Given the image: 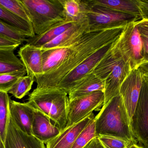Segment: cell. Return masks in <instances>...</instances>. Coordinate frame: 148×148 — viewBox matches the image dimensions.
I'll return each instance as SVG.
<instances>
[{"label": "cell", "instance_id": "obj_1", "mask_svg": "<svg viewBox=\"0 0 148 148\" xmlns=\"http://www.w3.org/2000/svg\"><path fill=\"white\" fill-rule=\"evenodd\" d=\"M126 26L87 32L69 47L44 50V69L50 73L35 78L37 87H56L67 74L91 54L116 41Z\"/></svg>", "mask_w": 148, "mask_h": 148}, {"label": "cell", "instance_id": "obj_2", "mask_svg": "<svg viewBox=\"0 0 148 148\" xmlns=\"http://www.w3.org/2000/svg\"><path fill=\"white\" fill-rule=\"evenodd\" d=\"M95 118L97 137L101 136H113L130 144L137 143L132 131L130 118L120 94L103 105Z\"/></svg>", "mask_w": 148, "mask_h": 148}, {"label": "cell", "instance_id": "obj_3", "mask_svg": "<svg viewBox=\"0 0 148 148\" xmlns=\"http://www.w3.org/2000/svg\"><path fill=\"white\" fill-rule=\"evenodd\" d=\"M68 94L57 87H37L26 103L50 118L61 131L68 123Z\"/></svg>", "mask_w": 148, "mask_h": 148}, {"label": "cell", "instance_id": "obj_4", "mask_svg": "<svg viewBox=\"0 0 148 148\" xmlns=\"http://www.w3.org/2000/svg\"><path fill=\"white\" fill-rule=\"evenodd\" d=\"M82 14L88 21V32L101 31L125 27L140 21L133 15L118 12L90 1H80Z\"/></svg>", "mask_w": 148, "mask_h": 148}, {"label": "cell", "instance_id": "obj_5", "mask_svg": "<svg viewBox=\"0 0 148 148\" xmlns=\"http://www.w3.org/2000/svg\"><path fill=\"white\" fill-rule=\"evenodd\" d=\"M27 11L35 35L66 20L60 0H21Z\"/></svg>", "mask_w": 148, "mask_h": 148}, {"label": "cell", "instance_id": "obj_6", "mask_svg": "<svg viewBox=\"0 0 148 148\" xmlns=\"http://www.w3.org/2000/svg\"><path fill=\"white\" fill-rule=\"evenodd\" d=\"M111 54L130 64L132 70L142 64V44L136 22L128 24L110 50Z\"/></svg>", "mask_w": 148, "mask_h": 148}, {"label": "cell", "instance_id": "obj_7", "mask_svg": "<svg viewBox=\"0 0 148 148\" xmlns=\"http://www.w3.org/2000/svg\"><path fill=\"white\" fill-rule=\"evenodd\" d=\"M132 131L136 140L148 148V74L144 73L140 97L131 120Z\"/></svg>", "mask_w": 148, "mask_h": 148}, {"label": "cell", "instance_id": "obj_8", "mask_svg": "<svg viewBox=\"0 0 148 148\" xmlns=\"http://www.w3.org/2000/svg\"><path fill=\"white\" fill-rule=\"evenodd\" d=\"M104 102V93L101 91L69 101L66 127L79 122L93 111L101 108Z\"/></svg>", "mask_w": 148, "mask_h": 148}, {"label": "cell", "instance_id": "obj_9", "mask_svg": "<svg viewBox=\"0 0 148 148\" xmlns=\"http://www.w3.org/2000/svg\"><path fill=\"white\" fill-rule=\"evenodd\" d=\"M115 41L107 44L91 54L86 60L67 74L56 87L63 89L68 94L77 82L93 73L101 60L111 49Z\"/></svg>", "mask_w": 148, "mask_h": 148}, {"label": "cell", "instance_id": "obj_10", "mask_svg": "<svg viewBox=\"0 0 148 148\" xmlns=\"http://www.w3.org/2000/svg\"><path fill=\"white\" fill-rule=\"evenodd\" d=\"M144 73L141 67L132 70L123 83L120 89L130 121L140 97Z\"/></svg>", "mask_w": 148, "mask_h": 148}, {"label": "cell", "instance_id": "obj_11", "mask_svg": "<svg viewBox=\"0 0 148 148\" xmlns=\"http://www.w3.org/2000/svg\"><path fill=\"white\" fill-rule=\"evenodd\" d=\"M130 64L119 59L104 79V102L103 105L120 94V89L126 77L132 70Z\"/></svg>", "mask_w": 148, "mask_h": 148}, {"label": "cell", "instance_id": "obj_12", "mask_svg": "<svg viewBox=\"0 0 148 148\" xmlns=\"http://www.w3.org/2000/svg\"><path fill=\"white\" fill-rule=\"evenodd\" d=\"M3 144L4 148H46L45 144L34 136L19 129L10 116Z\"/></svg>", "mask_w": 148, "mask_h": 148}, {"label": "cell", "instance_id": "obj_13", "mask_svg": "<svg viewBox=\"0 0 148 148\" xmlns=\"http://www.w3.org/2000/svg\"><path fill=\"white\" fill-rule=\"evenodd\" d=\"M88 20L83 16L72 27L41 48L47 50L69 47L88 32Z\"/></svg>", "mask_w": 148, "mask_h": 148}, {"label": "cell", "instance_id": "obj_14", "mask_svg": "<svg viewBox=\"0 0 148 148\" xmlns=\"http://www.w3.org/2000/svg\"><path fill=\"white\" fill-rule=\"evenodd\" d=\"M42 54V49L28 43L20 48L18 56L26 68L27 75L35 78L43 74Z\"/></svg>", "mask_w": 148, "mask_h": 148}, {"label": "cell", "instance_id": "obj_15", "mask_svg": "<svg viewBox=\"0 0 148 148\" xmlns=\"http://www.w3.org/2000/svg\"><path fill=\"white\" fill-rule=\"evenodd\" d=\"M95 116L92 113L79 122L65 128L57 136L46 144V148H72L79 134Z\"/></svg>", "mask_w": 148, "mask_h": 148}, {"label": "cell", "instance_id": "obj_16", "mask_svg": "<svg viewBox=\"0 0 148 148\" xmlns=\"http://www.w3.org/2000/svg\"><path fill=\"white\" fill-rule=\"evenodd\" d=\"M52 121L50 118L41 112L34 109L32 135L44 144H47L55 138L61 131Z\"/></svg>", "mask_w": 148, "mask_h": 148}, {"label": "cell", "instance_id": "obj_17", "mask_svg": "<svg viewBox=\"0 0 148 148\" xmlns=\"http://www.w3.org/2000/svg\"><path fill=\"white\" fill-rule=\"evenodd\" d=\"M10 115L17 127L29 135H32L34 109L26 103L10 101Z\"/></svg>", "mask_w": 148, "mask_h": 148}, {"label": "cell", "instance_id": "obj_18", "mask_svg": "<svg viewBox=\"0 0 148 148\" xmlns=\"http://www.w3.org/2000/svg\"><path fill=\"white\" fill-rule=\"evenodd\" d=\"M104 82L91 73L77 82L68 93L69 101L84 96L96 91L104 92Z\"/></svg>", "mask_w": 148, "mask_h": 148}, {"label": "cell", "instance_id": "obj_19", "mask_svg": "<svg viewBox=\"0 0 148 148\" xmlns=\"http://www.w3.org/2000/svg\"><path fill=\"white\" fill-rule=\"evenodd\" d=\"M77 22V21H76ZM76 22L66 20L54 24L41 34L29 37L26 42L28 44L37 47L41 48L50 42L72 27Z\"/></svg>", "mask_w": 148, "mask_h": 148}, {"label": "cell", "instance_id": "obj_20", "mask_svg": "<svg viewBox=\"0 0 148 148\" xmlns=\"http://www.w3.org/2000/svg\"><path fill=\"white\" fill-rule=\"evenodd\" d=\"M92 3L122 13L137 17L142 20L136 0H90Z\"/></svg>", "mask_w": 148, "mask_h": 148}, {"label": "cell", "instance_id": "obj_21", "mask_svg": "<svg viewBox=\"0 0 148 148\" xmlns=\"http://www.w3.org/2000/svg\"><path fill=\"white\" fill-rule=\"evenodd\" d=\"M27 72L24 64L14 50H0V74Z\"/></svg>", "mask_w": 148, "mask_h": 148}, {"label": "cell", "instance_id": "obj_22", "mask_svg": "<svg viewBox=\"0 0 148 148\" xmlns=\"http://www.w3.org/2000/svg\"><path fill=\"white\" fill-rule=\"evenodd\" d=\"M0 21L21 30L27 38L35 35L32 24L0 6Z\"/></svg>", "mask_w": 148, "mask_h": 148}, {"label": "cell", "instance_id": "obj_23", "mask_svg": "<svg viewBox=\"0 0 148 148\" xmlns=\"http://www.w3.org/2000/svg\"><path fill=\"white\" fill-rule=\"evenodd\" d=\"M10 98L7 92L0 91V137L4 142L9 121Z\"/></svg>", "mask_w": 148, "mask_h": 148}, {"label": "cell", "instance_id": "obj_24", "mask_svg": "<svg viewBox=\"0 0 148 148\" xmlns=\"http://www.w3.org/2000/svg\"><path fill=\"white\" fill-rule=\"evenodd\" d=\"M34 81V77L31 76H25L21 77L12 86L8 93L17 99H22L31 90Z\"/></svg>", "mask_w": 148, "mask_h": 148}, {"label": "cell", "instance_id": "obj_25", "mask_svg": "<svg viewBox=\"0 0 148 148\" xmlns=\"http://www.w3.org/2000/svg\"><path fill=\"white\" fill-rule=\"evenodd\" d=\"M95 117L79 134L72 148H84L92 140L97 137Z\"/></svg>", "mask_w": 148, "mask_h": 148}, {"label": "cell", "instance_id": "obj_26", "mask_svg": "<svg viewBox=\"0 0 148 148\" xmlns=\"http://www.w3.org/2000/svg\"><path fill=\"white\" fill-rule=\"evenodd\" d=\"M66 15V20L76 22L83 17L80 0H60Z\"/></svg>", "mask_w": 148, "mask_h": 148}, {"label": "cell", "instance_id": "obj_27", "mask_svg": "<svg viewBox=\"0 0 148 148\" xmlns=\"http://www.w3.org/2000/svg\"><path fill=\"white\" fill-rule=\"evenodd\" d=\"M142 44V65L148 64V20H141L136 22Z\"/></svg>", "mask_w": 148, "mask_h": 148}, {"label": "cell", "instance_id": "obj_28", "mask_svg": "<svg viewBox=\"0 0 148 148\" xmlns=\"http://www.w3.org/2000/svg\"><path fill=\"white\" fill-rule=\"evenodd\" d=\"M0 6L31 23L28 15L21 0H0Z\"/></svg>", "mask_w": 148, "mask_h": 148}, {"label": "cell", "instance_id": "obj_29", "mask_svg": "<svg viewBox=\"0 0 148 148\" xmlns=\"http://www.w3.org/2000/svg\"><path fill=\"white\" fill-rule=\"evenodd\" d=\"M0 35L12 39L22 43L27 37L18 29L0 21Z\"/></svg>", "mask_w": 148, "mask_h": 148}, {"label": "cell", "instance_id": "obj_30", "mask_svg": "<svg viewBox=\"0 0 148 148\" xmlns=\"http://www.w3.org/2000/svg\"><path fill=\"white\" fill-rule=\"evenodd\" d=\"M27 74V72H16L0 74V91L8 93L17 80Z\"/></svg>", "mask_w": 148, "mask_h": 148}, {"label": "cell", "instance_id": "obj_31", "mask_svg": "<svg viewBox=\"0 0 148 148\" xmlns=\"http://www.w3.org/2000/svg\"><path fill=\"white\" fill-rule=\"evenodd\" d=\"M98 138L104 148H127L131 144L123 139L113 136H101Z\"/></svg>", "mask_w": 148, "mask_h": 148}, {"label": "cell", "instance_id": "obj_32", "mask_svg": "<svg viewBox=\"0 0 148 148\" xmlns=\"http://www.w3.org/2000/svg\"><path fill=\"white\" fill-rule=\"evenodd\" d=\"M21 44L12 39L0 35V50L14 51Z\"/></svg>", "mask_w": 148, "mask_h": 148}, {"label": "cell", "instance_id": "obj_33", "mask_svg": "<svg viewBox=\"0 0 148 148\" xmlns=\"http://www.w3.org/2000/svg\"><path fill=\"white\" fill-rule=\"evenodd\" d=\"M142 20H148V0H136Z\"/></svg>", "mask_w": 148, "mask_h": 148}, {"label": "cell", "instance_id": "obj_34", "mask_svg": "<svg viewBox=\"0 0 148 148\" xmlns=\"http://www.w3.org/2000/svg\"><path fill=\"white\" fill-rule=\"evenodd\" d=\"M84 148H104L100 142L98 137L92 140Z\"/></svg>", "mask_w": 148, "mask_h": 148}, {"label": "cell", "instance_id": "obj_35", "mask_svg": "<svg viewBox=\"0 0 148 148\" xmlns=\"http://www.w3.org/2000/svg\"><path fill=\"white\" fill-rule=\"evenodd\" d=\"M127 148H146L143 146H140V145L137 144V143H133V144H130Z\"/></svg>", "mask_w": 148, "mask_h": 148}, {"label": "cell", "instance_id": "obj_36", "mask_svg": "<svg viewBox=\"0 0 148 148\" xmlns=\"http://www.w3.org/2000/svg\"><path fill=\"white\" fill-rule=\"evenodd\" d=\"M142 68L143 70V72L145 74H148V69L147 68L145 67H143V66H140Z\"/></svg>", "mask_w": 148, "mask_h": 148}, {"label": "cell", "instance_id": "obj_37", "mask_svg": "<svg viewBox=\"0 0 148 148\" xmlns=\"http://www.w3.org/2000/svg\"><path fill=\"white\" fill-rule=\"evenodd\" d=\"M0 148H4V144L2 140L1 137H0Z\"/></svg>", "mask_w": 148, "mask_h": 148}]
</instances>
